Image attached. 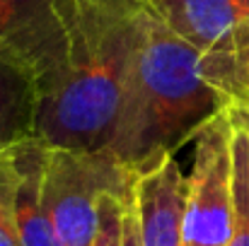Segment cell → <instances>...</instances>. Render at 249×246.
<instances>
[{"instance_id":"cell-7","label":"cell","mask_w":249,"mask_h":246,"mask_svg":"<svg viewBox=\"0 0 249 246\" xmlns=\"http://www.w3.org/2000/svg\"><path fill=\"white\" fill-rule=\"evenodd\" d=\"M39 70L32 53L10 39H0V150L36 140Z\"/></svg>"},{"instance_id":"cell-1","label":"cell","mask_w":249,"mask_h":246,"mask_svg":"<svg viewBox=\"0 0 249 246\" xmlns=\"http://www.w3.org/2000/svg\"><path fill=\"white\" fill-rule=\"evenodd\" d=\"M58 56L39 84L36 140L107 150L138 39V0H53Z\"/></svg>"},{"instance_id":"cell-10","label":"cell","mask_w":249,"mask_h":246,"mask_svg":"<svg viewBox=\"0 0 249 246\" xmlns=\"http://www.w3.org/2000/svg\"><path fill=\"white\" fill-rule=\"evenodd\" d=\"M232 114V106H230ZM232 237L228 246H249V143L242 123L232 114Z\"/></svg>"},{"instance_id":"cell-2","label":"cell","mask_w":249,"mask_h":246,"mask_svg":"<svg viewBox=\"0 0 249 246\" xmlns=\"http://www.w3.org/2000/svg\"><path fill=\"white\" fill-rule=\"evenodd\" d=\"M230 106L223 92L203 80L201 51L138 0L136 51L107 152L141 174L174 155Z\"/></svg>"},{"instance_id":"cell-12","label":"cell","mask_w":249,"mask_h":246,"mask_svg":"<svg viewBox=\"0 0 249 246\" xmlns=\"http://www.w3.org/2000/svg\"><path fill=\"white\" fill-rule=\"evenodd\" d=\"M133 198V193L128 198L107 193L102 196L99 203V227H97V237L92 246H124V220H126V208L128 200Z\"/></svg>"},{"instance_id":"cell-9","label":"cell","mask_w":249,"mask_h":246,"mask_svg":"<svg viewBox=\"0 0 249 246\" xmlns=\"http://www.w3.org/2000/svg\"><path fill=\"white\" fill-rule=\"evenodd\" d=\"M0 39L17 41L32 53L41 82L58 56L53 0H0Z\"/></svg>"},{"instance_id":"cell-11","label":"cell","mask_w":249,"mask_h":246,"mask_svg":"<svg viewBox=\"0 0 249 246\" xmlns=\"http://www.w3.org/2000/svg\"><path fill=\"white\" fill-rule=\"evenodd\" d=\"M17 183H19L17 148L0 150V246H19L15 230Z\"/></svg>"},{"instance_id":"cell-6","label":"cell","mask_w":249,"mask_h":246,"mask_svg":"<svg viewBox=\"0 0 249 246\" xmlns=\"http://www.w3.org/2000/svg\"><path fill=\"white\" fill-rule=\"evenodd\" d=\"M186 191L189 179L177 155H167L136 176L133 210L141 246H181Z\"/></svg>"},{"instance_id":"cell-3","label":"cell","mask_w":249,"mask_h":246,"mask_svg":"<svg viewBox=\"0 0 249 246\" xmlns=\"http://www.w3.org/2000/svg\"><path fill=\"white\" fill-rule=\"evenodd\" d=\"M136 171L107 150L49 148L41 169V198L66 246H92L102 196L128 198Z\"/></svg>"},{"instance_id":"cell-5","label":"cell","mask_w":249,"mask_h":246,"mask_svg":"<svg viewBox=\"0 0 249 246\" xmlns=\"http://www.w3.org/2000/svg\"><path fill=\"white\" fill-rule=\"evenodd\" d=\"M201 53L249 49V0H143Z\"/></svg>"},{"instance_id":"cell-8","label":"cell","mask_w":249,"mask_h":246,"mask_svg":"<svg viewBox=\"0 0 249 246\" xmlns=\"http://www.w3.org/2000/svg\"><path fill=\"white\" fill-rule=\"evenodd\" d=\"M46 145L27 140L17 145L19 183L15 198V230L19 246H66L41 198V169Z\"/></svg>"},{"instance_id":"cell-14","label":"cell","mask_w":249,"mask_h":246,"mask_svg":"<svg viewBox=\"0 0 249 246\" xmlns=\"http://www.w3.org/2000/svg\"><path fill=\"white\" fill-rule=\"evenodd\" d=\"M232 114H235V118L242 123V128H245V133H247V143H249V106H232Z\"/></svg>"},{"instance_id":"cell-13","label":"cell","mask_w":249,"mask_h":246,"mask_svg":"<svg viewBox=\"0 0 249 246\" xmlns=\"http://www.w3.org/2000/svg\"><path fill=\"white\" fill-rule=\"evenodd\" d=\"M124 246H141V242H138V220H136V210H133V198L128 200V208H126V220H124Z\"/></svg>"},{"instance_id":"cell-4","label":"cell","mask_w":249,"mask_h":246,"mask_svg":"<svg viewBox=\"0 0 249 246\" xmlns=\"http://www.w3.org/2000/svg\"><path fill=\"white\" fill-rule=\"evenodd\" d=\"M186 179L181 246H228L235 220L230 109L211 118L196 135L194 162Z\"/></svg>"}]
</instances>
